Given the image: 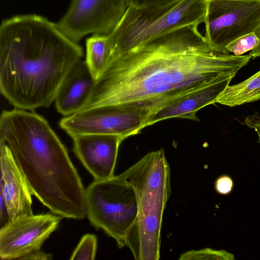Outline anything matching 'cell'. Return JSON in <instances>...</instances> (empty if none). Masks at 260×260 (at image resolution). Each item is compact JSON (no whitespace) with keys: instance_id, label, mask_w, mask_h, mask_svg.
Masks as SVG:
<instances>
[{"instance_id":"obj_1","label":"cell","mask_w":260,"mask_h":260,"mask_svg":"<svg viewBox=\"0 0 260 260\" xmlns=\"http://www.w3.org/2000/svg\"><path fill=\"white\" fill-rule=\"evenodd\" d=\"M198 26L179 27L109 61L78 112L108 106L147 119L181 96L234 77L251 59L213 50Z\"/></svg>"},{"instance_id":"obj_2","label":"cell","mask_w":260,"mask_h":260,"mask_svg":"<svg viewBox=\"0 0 260 260\" xmlns=\"http://www.w3.org/2000/svg\"><path fill=\"white\" fill-rule=\"evenodd\" d=\"M83 56L82 47L46 17L5 19L0 25L1 92L15 108H47Z\"/></svg>"},{"instance_id":"obj_3","label":"cell","mask_w":260,"mask_h":260,"mask_svg":"<svg viewBox=\"0 0 260 260\" xmlns=\"http://www.w3.org/2000/svg\"><path fill=\"white\" fill-rule=\"evenodd\" d=\"M0 143L9 148L33 195L52 213L85 217L86 189L67 148L46 119L34 111L4 110Z\"/></svg>"},{"instance_id":"obj_4","label":"cell","mask_w":260,"mask_h":260,"mask_svg":"<svg viewBox=\"0 0 260 260\" xmlns=\"http://www.w3.org/2000/svg\"><path fill=\"white\" fill-rule=\"evenodd\" d=\"M120 175L133 186L138 204L125 246L136 260H158L162 216L171 192L170 169L163 149L147 153Z\"/></svg>"},{"instance_id":"obj_5","label":"cell","mask_w":260,"mask_h":260,"mask_svg":"<svg viewBox=\"0 0 260 260\" xmlns=\"http://www.w3.org/2000/svg\"><path fill=\"white\" fill-rule=\"evenodd\" d=\"M207 7V0H174L143 7L128 6L108 35L109 61L171 30L204 22Z\"/></svg>"},{"instance_id":"obj_6","label":"cell","mask_w":260,"mask_h":260,"mask_svg":"<svg viewBox=\"0 0 260 260\" xmlns=\"http://www.w3.org/2000/svg\"><path fill=\"white\" fill-rule=\"evenodd\" d=\"M86 212L90 223L125 246L126 237L138 214L133 186L120 175L95 180L86 189Z\"/></svg>"},{"instance_id":"obj_7","label":"cell","mask_w":260,"mask_h":260,"mask_svg":"<svg viewBox=\"0 0 260 260\" xmlns=\"http://www.w3.org/2000/svg\"><path fill=\"white\" fill-rule=\"evenodd\" d=\"M205 38L212 49L226 54V46L260 27V0H207Z\"/></svg>"},{"instance_id":"obj_8","label":"cell","mask_w":260,"mask_h":260,"mask_svg":"<svg viewBox=\"0 0 260 260\" xmlns=\"http://www.w3.org/2000/svg\"><path fill=\"white\" fill-rule=\"evenodd\" d=\"M126 0H71L57 25L75 42L89 34L108 35L125 12Z\"/></svg>"},{"instance_id":"obj_9","label":"cell","mask_w":260,"mask_h":260,"mask_svg":"<svg viewBox=\"0 0 260 260\" xmlns=\"http://www.w3.org/2000/svg\"><path fill=\"white\" fill-rule=\"evenodd\" d=\"M146 118L142 113L101 106L64 116L59 125L71 137L98 134L118 135L124 140L140 133Z\"/></svg>"},{"instance_id":"obj_10","label":"cell","mask_w":260,"mask_h":260,"mask_svg":"<svg viewBox=\"0 0 260 260\" xmlns=\"http://www.w3.org/2000/svg\"><path fill=\"white\" fill-rule=\"evenodd\" d=\"M62 217L50 213L17 218L1 228L0 258L21 259L41 249L44 242L57 229Z\"/></svg>"},{"instance_id":"obj_11","label":"cell","mask_w":260,"mask_h":260,"mask_svg":"<svg viewBox=\"0 0 260 260\" xmlns=\"http://www.w3.org/2000/svg\"><path fill=\"white\" fill-rule=\"evenodd\" d=\"M74 152L95 180L114 176L119 147L123 139L115 135L85 134L71 137Z\"/></svg>"},{"instance_id":"obj_12","label":"cell","mask_w":260,"mask_h":260,"mask_svg":"<svg viewBox=\"0 0 260 260\" xmlns=\"http://www.w3.org/2000/svg\"><path fill=\"white\" fill-rule=\"evenodd\" d=\"M1 193L10 220L33 214L32 194L9 148L0 143Z\"/></svg>"},{"instance_id":"obj_13","label":"cell","mask_w":260,"mask_h":260,"mask_svg":"<svg viewBox=\"0 0 260 260\" xmlns=\"http://www.w3.org/2000/svg\"><path fill=\"white\" fill-rule=\"evenodd\" d=\"M233 77H227L197 91L181 96L149 115L143 128L171 118L199 121L196 113L201 108L215 104L219 95L228 86Z\"/></svg>"},{"instance_id":"obj_14","label":"cell","mask_w":260,"mask_h":260,"mask_svg":"<svg viewBox=\"0 0 260 260\" xmlns=\"http://www.w3.org/2000/svg\"><path fill=\"white\" fill-rule=\"evenodd\" d=\"M95 82L85 61L78 62L59 88L55 99L57 112L64 116L77 113L88 98Z\"/></svg>"},{"instance_id":"obj_15","label":"cell","mask_w":260,"mask_h":260,"mask_svg":"<svg viewBox=\"0 0 260 260\" xmlns=\"http://www.w3.org/2000/svg\"><path fill=\"white\" fill-rule=\"evenodd\" d=\"M260 100V70L248 79L229 85L219 95L215 103L234 107Z\"/></svg>"},{"instance_id":"obj_16","label":"cell","mask_w":260,"mask_h":260,"mask_svg":"<svg viewBox=\"0 0 260 260\" xmlns=\"http://www.w3.org/2000/svg\"><path fill=\"white\" fill-rule=\"evenodd\" d=\"M86 60L92 75L96 81L105 70L110 56L108 35L93 34L86 40Z\"/></svg>"},{"instance_id":"obj_17","label":"cell","mask_w":260,"mask_h":260,"mask_svg":"<svg viewBox=\"0 0 260 260\" xmlns=\"http://www.w3.org/2000/svg\"><path fill=\"white\" fill-rule=\"evenodd\" d=\"M97 249V238L93 234H86L81 239L72 253L70 259L93 260Z\"/></svg>"},{"instance_id":"obj_18","label":"cell","mask_w":260,"mask_h":260,"mask_svg":"<svg viewBox=\"0 0 260 260\" xmlns=\"http://www.w3.org/2000/svg\"><path fill=\"white\" fill-rule=\"evenodd\" d=\"M180 260L191 259H216L234 260V254L225 250H215L209 248L200 250H192L180 255Z\"/></svg>"},{"instance_id":"obj_19","label":"cell","mask_w":260,"mask_h":260,"mask_svg":"<svg viewBox=\"0 0 260 260\" xmlns=\"http://www.w3.org/2000/svg\"><path fill=\"white\" fill-rule=\"evenodd\" d=\"M258 43V39L255 33H250L229 44L225 48L226 53L230 54L232 52L236 55H242L254 49Z\"/></svg>"},{"instance_id":"obj_20","label":"cell","mask_w":260,"mask_h":260,"mask_svg":"<svg viewBox=\"0 0 260 260\" xmlns=\"http://www.w3.org/2000/svg\"><path fill=\"white\" fill-rule=\"evenodd\" d=\"M234 182L232 179L226 175L220 176L215 183L216 191L222 195L229 194L232 190Z\"/></svg>"},{"instance_id":"obj_21","label":"cell","mask_w":260,"mask_h":260,"mask_svg":"<svg viewBox=\"0 0 260 260\" xmlns=\"http://www.w3.org/2000/svg\"><path fill=\"white\" fill-rule=\"evenodd\" d=\"M244 124L253 129L257 136V143L260 145V115L257 111L246 116L244 119Z\"/></svg>"},{"instance_id":"obj_22","label":"cell","mask_w":260,"mask_h":260,"mask_svg":"<svg viewBox=\"0 0 260 260\" xmlns=\"http://www.w3.org/2000/svg\"><path fill=\"white\" fill-rule=\"evenodd\" d=\"M174 0H126L128 6L143 7L165 4Z\"/></svg>"},{"instance_id":"obj_23","label":"cell","mask_w":260,"mask_h":260,"mask_svg":"<svg viewBox=\"0 0 260 260\" xmlns=\"http://www.w3.org/2000/svg\"><path fill=\"white\" fill-rule=\"evenodd\" d=\"M53 258L52 254L44 252L40 250L32 252L21 259L25 260H51Z\"/></svg>"},{"instance_id":"obj_24","label":"cell","mask_w":260,"mask_h":260,"mask_svg":"<svg viewBox=\"0 0 260 260\" xmlns=\"http://www.w3.org/2000/svg\"><path fill=\"white\" fill-rule=\"evenodd\" d=\"M255 33L258 39V43L256 47L251 50L249 54L252 59L260 57V27Z\"/></svg>"}]
</instances>
